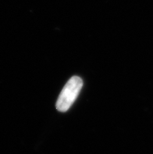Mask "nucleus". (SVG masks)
I'll use <instances>...</instances> for the list:
<instances>
[{
  "mask_svg": "<svg viewBox=\"0 0 153 154\" xmlns=\"http://www.w3.org/2000/svg\"><path fill=\"white\" fill-rule=\"evenodd\" d=\"M82 86L83 81L81 78L78 76L72 77L60 92L56 102V109L60 112L67 111L79 95Z\"/></svg>",
  "mask_w": 153,
  "mask_h": 154,
  "instance_id": "f257e3e1",
  "label": "nucleus"
}]
</instances>
